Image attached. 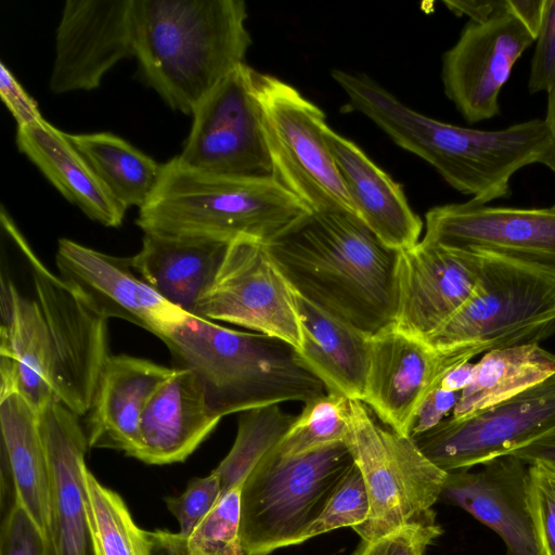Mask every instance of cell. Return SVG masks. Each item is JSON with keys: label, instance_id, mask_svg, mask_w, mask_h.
I'll return each instance as SVG.
<instances>
[{"label": "cell", "instance_id": "cell-23", "mask_svg": "<svg viewBox=\"0 0 555 555\" xmlns=\"http://www.w3.org/2000/svg\"><path fill=\"white\" fill-rule=\"evenodd\" d=\"M0 312V392L17 391L39 410L55 401L52 353L42 310L2 273Z\"/></svg>", "mask_w": 555, "mask_h": 555}, {"label": "cell", "instance_id": "cell-48", "mask_svg": "<svg viewBox=\"0 0 555 555\" xmlns=\"http://www.w3.org/2000/svg\"><path fill=\"white\" fill-rule=\"evenodd\" d=\"M476 363L466 362L451 371H449L442 378L439 388L446 391L462 392L467 388L475 375Z\"/></svg>", "mask_w": 555, "mask_h": 555}, {"label": "cell", "instance_id": "cell-5", "mask_svg": "<svg viewBox=\"0 0 555 555\" xmlns=\"http://www.w3.org/2000/svg\"><path fill=\"white\" fill-rule=\"evenodd\" d=\"M310 211L272 178H233L163 164L153 194L139 209L144 233L232 242L268 243Z\"/></svg>", "mask_w": 555, "mask_h": 555}, {"label": "cell", "instance_id": "cell-36", "mask_svg": "<svg viewBox=\"0 0 555 555\" xmlns=\"http://www.w3.org/2000/svg\"><path fill=\"white\" fill-rule=\"evenodd\" d=\"M369 511L366 486L360 469L353 464L304 540L344 527L354 528L366 519Z\"/></svg>", "mask_w": 555, "mask_h": 555}, {"label": "cell", "instance_id": "cell-14", "mask_svg": "<svg viewBox=\"0 0 555 555\" xmlns=\"http://www.w3.org/2000/svg\"><path fill=\"white\" fill-rule=\"evenodd\" d=\"M534 43L524 24L502 7L488 20L469 21L442 56L447 98L468 122L500 113L499 95L517 60Z\"/></svg>", "mask_w": 555, "mask_h": 555}, {"label": "cell", "instance_id": "cell-32", "mask_svg": "<svg viewBox=\"0 0 555 555\" xmlns=\"http://www.w3.org/2000/svg\"><path fill=\"white\" fill-rule=\"evenodd\" d=\"M86 507L95 555H149L147 531L132 518L122 498L82 467Z\"/></svg>", "mask_w": 555, "mask_h": 555}, {"label": "cell", "instance_id": "cell-15", "mask_svg": "<svg viewBox=\"0 0 555 555\" xmlns=\"http://www.w3.org/2000/svg\"><path fill=\"white\" fill-rule=\"evenodd\" d=\"M455 348L439 349L395 326L369 338V370L363 402L395 431L411 436L425 399L452 369L469 362Z\"/></svg>", "mask_w": 555, "mask_h": 555}, {"label": "cell", "instance_id": "cell-3", "mask_svg": "<svg viewBox=\"0 0 555 555\" xmlns=\"http://www.w3.org/2000/svg\"><path fill=\"white\" fill-rule=\"evenodd\" d=\"M242 0H133L134 57L143 81L193 115L244 64L251 43Z\"/></svg>", "mask_w": 555, "mask_h": 555}, {"label": "cell", "instance_id": "cell-26", "mask_svg": "<svg viewBox=\"0 0 555 555\" xmlns=\"http://www.w3.org/2000/svg\"><path fill=\"white\" fill-rule=\"evenodd\" d=\"M230 243L144 233L141 249L131 257V263L162 297L196 315L199 300L211 287Z\"/></svg>", "mask_w": 555, "mask_h": 555}, {"label": "cell", "instance_id": "cell-1", "mask_svg": "<svg viewBox=\"0 0 555 555\" xmlns=\"http://www.w3.org/2000/svg\"><path fill=\"white\" fill-rule=\"evenodd\" d=\"M266 247L297 295L367 338L395 326L400 250L354 214L308 211Z\"/></svg>", "mask_w": 555, "mask_h": 555}, {"label": "cell", "instance_id": "cell-7", "mask_svg": "<svg viewBox=\"0 0 555 555\" xmlns=\"http://www.w3.org/2000/svg\"><path fill=\"white\" fill-rule=\"evenodd\" d=\"M353 464L345 442L297 455L269 450L242 485L244 554L269 555L305 542L306 532Z\"/></svg>", "mask_w": 555, "mask_h": 555}, {"label": "cell", "instance_id": "cell-38", "mask_svg": "<svg viewBox=\"0 0 555 555\" xmlns=\"http://www.w3.org/2000/svg\"><path fill=\"white\" fill-rule=\"evenodd\" d=\"M530 496L533 517L544 555H555V469L529 464Z\"/></svg>", "mask_w": 555, "mask_h": 555}, {"label": "cell", "instance_id": "cell-40", "mask_svg": "<svg viewBox=\"0 0 555 555\" xmlns=\"http://www.w3.org/2000/svg\"><path fill=\"white\" fill-rule=\"evenodd\" d=\"M0 555H49L43 533L21 504L1 518Z\"/></svg>", "mask_w": 555, "mask_h": 555}, {"label": "cell", "instance_id": "cell-27", "mask_svg": "<svg viewBox=\"0 0 555 555\" xmlns=\"http://www.w3.org/2000/svg\"><path fill=\"white\" fill-rule=\"evenodd\" d=\"M16 145L88 218L108 228L122 223L127 209L111 196L67 133L44 119L17 128Z\"/></svg>", "mask_w": 555, "mask_h": 555}, {"label": "cell", "instance_id": "cell-17", "mask_svg": "<svg viewBox=\"0 0 555 555\" xmlns=\"http://www.w3.org/2000/svg\"><path fill=\"white\" fill-rule=\"evenodd\" d=\"M129 57H134L133 0H68L56 29L49 88L55 94L95 89Z\"/></svg>", "mask_w": 555, "mask_h": 555}, {"label": "cell", "instance_id": "cell-35", "mask_svg": "<svg viewBox=\"0 0 555 555\" xmlns=\"http://www.w3.org/2000/svg\"><path fill=\"white\" fill-rule=\"evenodd\" d=\"M242 485L222 493L186 538L190 555H245L241 541Z\"/></svg>", "mask_w": 555, "mask_h": 555}, {"label": "cell", "instance_id": "cell-49", "mask_svg": "<svg viewBox=\"0 0 555 555\" xmlns=\"http://www.w3.org/2000/svg\"><path fill=\"white\" fill-rule=\"evenodd\" d=\"M547 94V105H546V114L544 121L553 137L555 142V82L546 92Z\"/></svg>", "mask_w": 555, "mask_h": 555}, {"label": "cell", "instance_id": "cell-50", "mask_svg": "<svg viewBox=\"0 0 555 555\" xmlns=\"http://www.w3.org/2000/svg\"><path fill=\"white\" fill-rule=\"evenodd\" d=\"M552 207L555 209V204Z\"/></svg>", "mask_w": 555, "mask_h": 555}, {"label": "cell", "instance_id": "cell-44", "mask_svg": "<svg viewBox=\"0 0 555 555\" xmlns=\"http://www.w3.org/2000/svg\"><path fill=\"white\" fill-rule=\"evenodd\" d=\"M546 0H505L506 10L517 17L534 40L539 33Z\"/></svg>", "mask_w": 555, "mask_h": 555}, {"label": "cell", "instance_id": "cell-45", "mask_svg": "<svg viewBox=\"0 0 555 555\" xmlns=\"http://www.w3.org/2000/svg\"><path fill=\"white\" fill-rule=\"evenodd\" d=\"M149 555H190L186 538L179 532L156 529L147 531Z\"/></svg>", "mask_w": 555, "mask_h": 555}, {"label": "cell", "instance_id": "cell-25", "mask_svg": "<svg viewBox=\"0 0 555 555\" xmlns=\"http://www.w3.org/2000/svg\"><path fill=\"white\" fill-rule=\"evenodd\" d=\"M220 420L208 408L195 375L176 367L143 411L141 448L137 459L153 465L183 462Z\"/></svg>", "mask_w": 555, "mask_h": 555}, {"label": "cell", "instance_id": "cell-24", "mask_svg": "<svg viewBox=\"0 0 555 555\" xmlns=\"http://www.w3.org/2000/svg\"><path fill=\"white\" fill-rule=\"evenodd\" d=\"M324 135L357 216L391 248L402 250L417 244L423 222L401 185L352 141L328 126Z\"/></svg>", "mask_w": 555, "mask_h": 555}, {"label": "cell", "instance_id": "cell-13", "mask_svg": "<svg viewBox=\"0 0 555 555\" xmlns=\"http://www.w3.org/2000/svg\"><path fill=\"white\" fill-rule=\"evenodd\" d=\"M195 317L240 325L281 339L296 350L302 347L296 293L266 244L257 240L241 237L230 243Z\"/></svg>", "mask_w": 555, "mask_h": 555}, {"label": "cell", "instance_id": "cell-31", "mask_svg": "<svg viewBox=\"0 0 555 555\" xmlns=\"http://www.w3.org/2000/svg\"><path fill=\"white\" fill-rule=\"evenodd\" d=\"M67 137L117 203L125 209L145 205L157 186L163 165L109 132Z\"/></svg>", "mask_w": 555, "mask_h": 555}, {"label": "cell", "instance_id": "cell-12", "mask_svg": "<svg viewBox=\"0 0 555 555\" xmlns=\"http://www.w3.org/2000/svg\"><path fill=\"white\" fill-rule=\"evenodd\" d=\"M255 74L245 63L240 65L199 103L177 156L183 166L222 177L272 178Z\"/></svg>", "mask_w": 555, "mask_h": 555}, {"label": "cell", "instance_id": "cell-29", "mask_svg": "<svg viewBox=\"0 0 555 555\" xmlns=\"http://www.w3.org/2000/svg\"><path fill=\"white\" fill-rule=\"evenodd\" d=\"M304 341L299 360L328 392L363 400L369 370V338L296 294Z\"/></svg>", "mask_w": 555, "mask_h": 555}, {"label": "cell", "instance_id": "cell-42", "mask_svg": "<svg viewBox=\"0 0 555 555\" xmlns=\"http://www.w3.org/2000/svg\"><path fill=\"white\" fill-rule=\"evenodd\" d=\"M0 95L14 117L17 128L44 120L36 101L27 93L3 62L0 63Z\"/></svg>", "mask_w": 555, "mask_h": 555}, {"label": "cell", "instance_id": "cell-34", "mask_svg": "<svg viewBox=\"0 0 555 555\" xmlns=\"http://www.w3.org/2000/svg\"><path fill=\"white\" fill-rule=\"evenodd\" d=\"M348 398L326 393L305 403L299 415L273 447L281 455H297L345 442L348 436Z\"/></svg>", "mask_w": 555, "mask_h": 555}, {"label": "cell", "instance_id": "cell-30", "mask_svg": "<svg viewBox=\"0 0 555 555\" xmlns=\"http://www.w3.org/2000/svg\"><path fill=\"white\" fill-rule=\"evenodd\" d=\"M555 374V354L539 344L488 351L452 412L456 420L508 400Z\"/></svg>", "mask_w": 555, "mask_h": 555}, {"label": "cell", "instance_id": "cell-4", "mask_svg": "<svg viewBox=\"0 0 555 555\" xmlns=\"http://www.w3.org/2000/svg\"><path fill=\"white\" fill-rule=\"evenodd\" d=\"M160 339L175 367L195 375L208 408L221 418L285 401L306 403L328 393L293 346L264 334L189 315Z\"/></svg>", "mask_w": 555, "mask_h": 555}, {"label": "cell", "instance_id": "cell-28", "mask_svg": "<svg viewBox=\"0 0 555 555\" xmlns=\"http://www.w3.org/2000/svg\"><path fill=\"white\" fill-rule=\"evenodd\" d=\"M0 461L13 476L20 504L43 533L50 532V477L39 412L17 391L0 392Z\"/></svg>", "mask_w": 555, "mask_h": 555}, {"label": "cell", "instance_id": "cell-20", "mask_svg": "<svg viewBox=\"0 0 555 555\" xmlns=\"http://www.w3.org/2000/svg\"><path fill=\"white\" fill-rule=\"evenodd\" d=\"M440 499L498 533L512 555H544L532 512L529 464L521 459L507 454L477 472H449Z\"/></svg>", "mask_w": 555, "mask_h": 555}, {"label": "cell", "instance_id": "cell-8", "mask_svg": "<svg viewBox=\"0 0 555 555\" xmlns=\"http://www.w3.org/2000/svg\"><path fill=\"white\" fill-rule=\"evenodd\" d=\"M345 441L367 490L366 519L352 528L373 541L403 526L436 520L433 505L440 499L447 472L436 466L411 436L379 424L367 405L348 400Z\"/></svg>", "mask_w": 555, "mask_h": 555}, {"label": "cell", "instance_id": "cell-11", "mask_svg": "<svg viewBox=\"0 0 555 555\" xmlns=\"http://www.w3.org/2000/svg\"><path fill=\"white\" fill-rule=\"evenodd\" d=\"M412 438L447 473L555 439V374L508 400L465 418L451 416Z\"/></svg>", "mask_w": 555, "mask_h": 555}, {"label": "cell", "instance_id": "cell-46", "mask_svg": "<svg viewBox=\"0 0 555 555\" xmlns=\"http://www.w3.org/2000/svg\"><path fill=\"white\" fill-rule=\"evenodd\" d=\"M503 0L487 1H443V4L456 15H467L470 21L482 22L493 15L501 7Z\"/></svg>", "mask_w": 555, "mask_h": 555}, {"label": "cell", "instance_id": "cell-47", "mask_svg": "<svg viewBox=\"0 0 555 555\" xmlns=\"http://www.w3.org/2000/svg\"><path fill=\"white\" fill-rule=\"evenodd\" d=\"M511 454L528 464L543 463L555 469V439L534 442Z\"/></svg>", "mask_w": 555, "mask_h": 555}, {"label": "cell", "instance_id": "cell-19", "mask_svg": "<svg viewBox=\"0 0 555 555\" xmlns=\"http://www.w3.org/2000/svg\"><path fill=\"white\" fill-rule=\"evenodd\" d=\"M480 275L477 251L424 240L400 250L395 328L426 340L474 294Z\"/></svg>", "mask_w": 555, "mask_h": 555}, {"label": "cell", "instance_id": "cell-6", "mask_svg": "<svg viewBox=\"0 0 555 555\" xmlns=\"http://www.w3.org/2000/svg\"><path fill=\"white\" fill-rule=\"evenodd\" d=\"M477 253L480 275L474 294L425 341L439 349H459L472 360L555 335V269Z\"/></svg>", "mask_w": 555, "mask_h": 555}, {"label": "cell", "instance_id": "cell-10", "mask_svg": "<svg viewBox=\"0 0 555 555\" xmlns=\"http://www.w3.org/2000/svg\"><path fill=\"white\" fill-rule=\"evenodd\" d=\"M0 221L3 234L21 250L31 269L36 300L49 333L55 401L77 416H85L111 356L107 320L38 259L3 207Z\"/></svg>", "mask_w": 555, "mask_h": 555}, {"label": "cell", "instance_id": "cell-21", "mask_svg": "<svg viewBox=\"0 0 555 555\" xmlns=\"http://www.w3.org/2000/svg\"><path fill=\"white\" fill-rule=\"evenodd\" d=\"M50 477L49 555H95L82 467L90 449L78 417L57 401L38 410Z\"/></svg>", "mask_w": 555, "mask_h": 555}, {"label": "cell", "instance_id": "cell-22", "mask_svg": "<svg viewBox=\"0 0 555 555\" xmlns=\"http://www.w3.org/2000/svg\"><path fill=\"white\" fill-rule=\"evenodd\" d=\"M176 372L153 361L111 354L100 375L85 431L89 448H109L135 457L140 424L154 392Z\"/></svg>", "mask_w": 555, "mask_h": 555}, {"label": "cell", "instance_id": "cell-39", "mask_svg": "<svg viewBox=\"0 0 555 555\" xmlns=\"http://www.w3.org/2000/svg\"><path fill=\"white\" fill-rule=\"evenodd\" d=\"M441 533L436 520L406 525L373 541H363L357 555H425Z\"/></svg>", "mask_w": 555, "mask_h": 555}, {"label": "cell", "instance_id": "cell-18", "mask_svg": "<svg viewBox=\"0 0 555 555\" xmlns=\"http://www.w3.org/2000/svg\"><path fill=\"white\" fill-rule=\"evenodd\" d=\"M55 263L60 276L106 320H126L160 339L191 315L151 287L132 267L131 257L107 255L61 238Z\"/></svg>", "mask_w": 555, "mask_h": 555}, {"label": "cell", "instance_id": "cell-33", "mask_svg": "<svg viewBox=\"0 0 555 555\" xmlns=\"http://www.w3.org/2000/svg\"><path fill=\"white\" fill-rule=\"evenodd\" d=\"M295 418L282 411L279 404L241 412L234 443L212 470L220 479L221 494L243 485L251 469L279 442Z\"/></svg>", "mask_w": 555, "mask_h": 555}, {"label": "cell", "instance_id": "cell-43", "mask_svg": "<svg viewBox=\"0 0 555 555\" xmlns=\"http://www.w3.org/2000/svg\"><path fill=\"white\" fill-rule=\"evenodd\" d=\"M461 397L459 391H446L437 388L422 403L417 410L411 428V437L423 434L453 412Z\"/></svg>", "mask_w": 555, "mask_h": 555}, {"label": "cell", "instance_id": "cell-9", "mask_svg": "<svg viewBox=\"0 0 555 555\" xmlns=\"http://www.w3.org/2000/svg\"><path fill=\"white\" fill-rule=\"evenodd\" d=\"M255 90L272 179L310 211L357 215L325 140L322 109L267 74L256 72Z\"/></svg>", "mask_w": 555, "mask_h": 555}, {"label": "cell", "instance_id": "cell-41", "mask_svg": "<svg viewBox=\"0 0 555 555\" xmlns=\"http://www.w3.org/2000/svg\"><path fill=\"white\" fill-rule=\"evenodd\" d=\"M528 91H545L555 82V0H546L543 20L534 40Z\"/></svg>", "mask_w": 555, "mask_h": 555}, {"label": "cell", "instance_id": "cell-37", "mask_svg": "<svg viewBox=\"0 0 555 555\" xmlns=\"http://www.w3.org/2000/svg\"><path fill=\"white\" fill-rule=\"evenodd\" d=\"M221 494L219 477L208 476L192 479L178 496L165 499L167 508L179 524V533L188 538L217 503Z\"/></svg>", "mask_w": 555, "mask_h": 555}, {"label": "cell", "instance_id": "cell-2", "mask_svg": "<svg viewBox=\"0 0 555 555\" xmlns=\"http://www.w3.org/2000/svg\"><path fill=\"white\" fill-rule=\"evenodd\" d=\"M350 105L369 117L395 143L433 166L453 189L487 205L511 195V178L541 164L555 173V142L544 121L534 118L500 130L447 124L417 113L364 75L340 82Z\"/></svg>", "mask_w": 555, "mask_h": 555}, {"label": "cell", "instance_id": "cell-16", "mask_svg": "<svg viewBox=\"0 0 555 555\" xmlns=\"http://www.w3.org/2000/svg\"><path fill=\"white\" fill-rule=\"evenodd\" d=\"M424 241L555 269V209L453 203L425 216Z\"/></svg>", "mask_w": 555, "mask_h": 555}]
</instances>
